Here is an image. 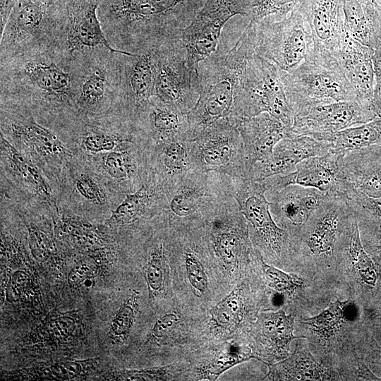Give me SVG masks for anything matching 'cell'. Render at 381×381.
I'll list each match as a JSON object with an SVG mask.
<instances>
[{
  "label": "cell",
  "mask_w": 381,
  "mask_h": 381,
  "mask_svg": "<svg viewBox=\"0 0 381 381\" xmlns=\"http://www.w3.org/2000/svg\"><path fill=\"white\" fill-rule=\"evenodd\" d=\"M205 0H101L98 16L121 50L134 52L177 35Z\"/></svg>",
  "instance_id": "cell-1"
},
{
  "label": "cell",
  "mask_w": 381,
  "mask_h": 381,
  "mask_svg": "<svg viewBox=\"0 0 381 381\" xmlns=\"http://www.w3.org/2000/svg\"><path fill=\"white\" fill-rule=\"evenodd\" d=\"M253 52V40L248 24L232 47L220 42L217 50L199 64V96L188 114L193 139L220 119H238L246 62Z\"/></svg>",
  "instance_id": "cell-2"
},
{
  "label": "cell",
  "mask_w": 381,
  "mask_h": 381,
  "mask_svg": "<svg viewBox=\"0 0 381 381\" xmlns=\"http://www.w3.org/2000/svg\"><path fill=\"white\" fill-rule=\"evenodd\" d=\"M1 92L29 95L62 107L76 106V80L49 54L29 50L1 59Z\"/></svg>",
  "instance_id": "cell-3"
},
{
  "label": "cell",
  "mask_w": 381,
  "mask_h": 381,
  "mask_svg": "<svg viewBox=\"0 0 381 381\" xmlns=\"http://www.w3.org/2000/svg\"><path fill=\"white\" fill-rule=\"evenodd\" d=\"M281 75L294 116L334 102L360 101L339 59L331 54L312 49L297 68L281 71Z\"/></svg>",
  "instance_id": "cell-4"
},
{
  "label": "cell",
  "mask_w": 381,
  "mask_h": 381,
  "mask_svg": "<svg viewBox=\"0 0 381 381\" xmlns=\"http://www.w3.org/2000/svg\"><path fill=\"white\" fill-rule=\"evenodd\" d=\"M229 194L226 175L195 169L165 193L164 216L176 229L200 225Z\"/></svg>",
  "instance_id": "cell-5"
},
{
  "label": "cell",
  "mask_w": 381,
  "mask_h": 381,
  "mask_svg": "<svg viewBox=\"0 0 381 381\" xmlns=\"http://www.w3.org/2000/svg\"><path fill=\"white\" fill-rule=\"evenodd\" d=\"M305 23L297 6L285 16L249 22L255 53L281 71L291 72L306 59L313 46Z\"/></svg>",
  "instance_id": "cell-6"
},
{
  "label": "cell",
  "mask_w": 381,
  "mask_h": 381,
  "mask_svg": "<svg viewBox=\"0 0 381 381\" xmlns=\"http://www.w3.org/2000/svg\"><path fill=\"white\" fill-rule=\"evenodd\" d=\"M263 112L269 113L291 130L294 115L287 99L281 70L253 52L246 62L238 117L249 118Z\"/></svg>",
  "instance_id": "cell-7"
},
{
  "label": "cell",
  "mask_w": 381,
  "mask_h": 381,
  "mask_svg": "<svg viewBox=\"0 0 381 381\" xmlns=\"http://www.w3.org/2000/svg\"><path fill=\"white\" fill-rule=\"evenodd\" d=\"M179 32L157 44L154 96L188 114L198 99V75L188 64Z\"/></svg>",
  "instance_id": "cell-8"
},
{
  "label": "cell",
  "mask_w": 381,
  "mask_h": 381,
  "mask_svg": "<svg viewBox=\"0 0 381 381\" xmlns=\"http://www.w3.org/2000/svg\"><path fill=\"white\" fill-rule=\"evenodd\" d=\"M198 169L248 179L250 171L241 134L229 118L210 124L193 139Z\"/></svg>",
  "instance_id": "cell-9"
},
{
  "label": "cell",
  "mask_w": 381,
  "mask_h": 381,
  "mask_svg": "<svg viewBox=\"0 0 381 381\" xmlns=\"http://www.w3.org/2000/svg\"><path fill=\"white\" fill-rule=\"evenodd\" d=\"M226 176L231 193L248 222L253 243L267 255L280 258L289 247V234L275 222L265 188L260 181Z\"/></svg>",
  "instance_id": "cell-10"
},
{
  "label": "cell",
  "mask_w": 381,
  "mask_h": 381,
  "mask_svg": "<svg viewBox=\"0 0 381 381\" xmlns=\"http://www.w3.org/2000/svg\"><path fill=\"white\" fill-rule=\"evenodd\" d=\"M253 0H205L190 23L179 32L190 67L198 74L199 64L219 44L222 28L233 16L250 18Z\"/></svg>",
  "instance_id": "cell-11"
},
{
  "label": "cell",
  "mask_w": 381,
  "mask_h": 381,
  "mask_svg": "<svg viewBox=\"0 0 381 381\" xmlns=\"http://www.w3.org/2000/svg\"><path fill=\"white\" fill-rule=\"evenodd\" d=\"M204 225L212 253L226 270H238L249 261L248 224L231 193L219 203Z\"/></svg>",
  "instance_id": "cell-12"
},
{
  "label": "cell",
  "mask_w": 381,
  "mask_h": 381,
  "mask_svg": "<svg viewBox=\"0 0 381 381\" xmlns=\"http://www.w3.org/2000/svg\"><path fill=\"white\" fill-rule=\"evenodd\" d=\"M101 0H59L56 30L70 54H88L114 49L107 39L98 16Z\"/></svg>",
  "instance_id": "cell-13"
},
{
  "label": "cell",
  "mask_w": 381,
  "mask_h": 381,
  "mask_svg": "<svg viewBox=\"0 0 381 381\" xmlns=\"http://www.w3.org/2000/svg\"><path fill=\"white\" fill-rule=\"evenodd\" d=\"M378 118L372 103L357 100L334 102L295 115L290 131L298 135L326 141L332 134Z\"/></svg>",
  "instance_id": "cell-14"
},
{
  "label": "cell",
  "mask_w": 381,
  "mask_h": 381,
  "mask_svg": "<svg viewBox=\"0 0 381 381\" xmlns=\"http://www.w3.org/2000/svg\"><path fill=\"white\" fill-rule=\"evenodd\" d=\"M157 44L119 56L118 97L123 104L124 115L133 122L155 95Z\"/></svg>",
  "instance_id": "cell-15"
},
{
  "label": "cell",
  "mask_w": 381,
  "mask_h": 381,
  "mask_svg": "<svg viewBox=\"0 0 381 381\" xmlns=\"http://www.w3.org/2000/svg\"><path fill=\"white\" fill-rule=\"evenodd\" d=\"M56 18L55 4L18 0L1 32V59L30 50L43 31L56 30Z\"/></svg>",
  "instance_id": "cell-16"
},
{
  "label": "cell",
  "mask_w": 381,
  "mask_h": 381,
  "mask_svg": "<svg viewBox=\"0 0 381 381\" xmlns=\"http://www.w3.org/2000/svg\"><path fill=\"white\" fill-rule=\"evenodd\" d=\"M35 157L48 172L56 171L71 156L70 151L49 129L31 117L1 116V131Z\"/></svg>",
  "instance_id": "cell-17"
},
{
  "label": "cell",
  "mask_w": 381,
  "mask_h": 381,
  "mask_svg": "<svg viewBox=\"0 0 381 381\" xmlns=\"http://www.w3.org/2000/svg\"><path fill=\"white\" fill-rule=\"evenodd\" d=\"M339 157L329 152L310 157L300 162L291 173L274 175L260 181L267 191L279 190L296 184L344 197L346 188L338 166Z\"/></svg>",
  "instance_id": "cell-18"
},
{
  "label": "cell",
  "mask_w": 381,
  "mask_h": 381,
  "mask_svg": "<svg viewBox=\"0 0 381 381\" xmlns=\"http://www.w3.org/2000/svg\"><path fill=\"white\" fill-rule=\"evenodd\" d=\"M327 195L318 189L296 184L265 193L275 222L288 231L289 237L303 227Z\"/></svg>",
  "instance_id": "cell-19"
},
{
  "label": "cell",
  "mask_w": 381,
  "mask_h": 381,
  "mask_svg": "<svg viewBox=\"0 0 381 381\" xmlns=\"http://www.w3.org/2000/svg\"><path fill=\"white\" fill-rule=\"evenodd\" d=\"M297 8L308 25L313 49L338 59L345 37L342 0H302Z\"/></svg>",
  "instance_id": "cell-20"
},
{
  "label": "cell",
  "mask_w": 381,
  "mask_h": 381,
  "mask_svg": "<svg viewBox=\"0 0 381 381\" xmlns=\"http://www.w3.org/2000/svg\"><path fill=\"white\" fill-rule=\"evenodd\" d=\"M330 148L331 145L327 141L307 135H298L289 131L286 135L275 145L268 160L253 165L248 179L260 181L274 175L291 173L304 159L325 155L329 152Z\"/></svg>",
  "instance_id": "cell-21"
},
{
  "label": "cell",
  "mask_w": 381,
  "mask_h": 381,
  "mask_svg": "<svg viewBox=\"0 0 381 381\" xmlns=\"http://www.w3.org/2000/svg\"><path fill=\"white\" fill-rule=\"evenodd\" d=\"M148 165L150 175L165 193L181 182L189 172L198 169L193 139L181 138L152 144Z\"/></svg>",
  "instance_id": "cell-22"
},
{
  "label": "cell",
  "mask_w": 381,
  "mask_h": 381,
  "mask_svg": "<svg viewBox=\"0 0 381 381\" xmlns=\"http://www.w3.org/2000/svg\"><path fill=\"white\" fill-rule=\"evenodd\" d=\"M338 166L345 195L353 191L370 198L381 197V145L339 155Z\"/></svg>",
  "instance_id": "cell-23"
},
{
  "label": "cell",
  "mask_w": 381,
  "mask_h": 381,
  "mask_svg": "<svg viewBox=\"0 0 381 381\" xmlns=\"http://www.w3.org/2000/svg\"><path fill=\"white\" fill-rule=\"evenodd\" d=\"M235 123L243 140L250 171L257 162L272 157L275 145L289 131L267 112L236 119Z\"/></svg>",
  "instance_id": "cell-24"
},
{
  "label": "cell",
  "mask_w": 381,
  "mask_h": 381,
  "mask_svg": "<svg viewBox=\"0 0 381 381\" xmlns=\"http://www.w3.org/2000/svg\"><path fill=\"white\" fill-rule=\"evenodd\" d=\"M134 123L151 144L181 138L193 139L188 114L153 96L137 115Z\"/></svg>",
  "instance_id": "cell-25"
},
{
  "label": "cell",
  "mask_w": 381,
  "mask_h": 381,
  "mask_svg": "<svg viewBox=\"0 0 381 381\" xmlns=\"http://www.w3.org/2000/svg\"><path fill=\"white\" fill-rule=\"evenodd\" d=\"M119 55L117 67L111 75L107 66L102 65L103 62H99V59L95 65H87V68L82 73L75 74L76 107L82 112H101L108 103L110 104V100L112 101L114 96H118Z\"/></svg>",
  "instance_id": "cell-26"
},
{
  "label": "cell",
  "mask_w": 381,
  "mask_h": 381,
  "mask_svg": "<svg viewBox=\"0 0 381 381\" xmlns=\"http://www.w3.org/2000/svg\"><path fill=\"white\" fill-rule=\"evenodd\" d=\"M167 196L152 176L135 191L126 194L111 211L107 224L111 226L130 225L143 219L164 214Z\"/></svg>",
  "instance_id": "cell-27"
},
{
  "label": "cell",
  "mask_w": 381,
  "mask_h": 381,
  "mask_svg": "<svg viewBox=\"0 0 381 381\" xmlns=\"http://www.w3.org/2000/svg\"><path fill=\"white\" fill-rule=\"evenodd\" d=\"M345 35L375 49L381 45V2L379 0H342Z\"/></svg>",
  "instance_id": "cell-28"
},
{
  "label": "cell",
  "mask_w": 381,
  "mask_h": 381,
  "mask_svg": "<svg viewBox=\"0 0 381 381\" xmlns=\"http://www.w3.org/2000/svg\"><path fill=\"white\" fill-rule=\"evenodd\" d=\"M373 51L345 35L338 56L358 100L370 103L375 85Z\"/></svg>",
  "instance_id": "cell-29"
},
{
  "label": "cell",
  "mask_w": 381,
  "mask_h": 381,
  "mask_svg": "<svg viewBox=\"0 0 381 381\" xmlns=\"http://www.w3.org/2000/svg\"><path fill=\"white\" fill-rule=\"evenodd\" d=\"M0 148L1 162L14 181L40 200L52 202V189L30 155L13 145L1 131Z\"/></svg>",
  "instance_id": "cell-30"
},
{
  "label": "cell",
  "mask_w": 381,
  "mask_h": 381,
  "mask_svg": "<svg viewBox=\"0 0 381 381\" xmlns=\"http://www.w3.org/2000/svg\"><path fill=\"white\" fill-rule=\"evenodd\" d=\"M265 377L272 380H331L337 376L317 362L306 348L297 346L291 356L269 365Z\"/></svg>",
  "instance_id": "cell-31"
},
{
  "label": "cell",
  "mask_w": 381,
  "mask_h": 381,
  "mask_svg": "<svg viewBox=\"0 0 381 381\" xmlns=\"http://www.w3.org/2000/svg\"><path fill=\"white\" fill-rule=\"evenodd\" d=\"M257 322L261 337L278 357L288 356L291 341L301 338L294 335V317L282 310L263 312Z\"/></svg>",
  "instance_id": "cell-32"
},
{
  "label": "cell",
  "mask_w": 381,
  "mask_h": 381,
  "mask_svg": "<svg viewBox=\"0 0 381 381\" xmlns=\"http://www.w3.org/2000/svg\"><path fill=\"white\" fill-rule=\"evenodd\" d=\"M326 141L331 145L329 152L341 155L363 147L381 145V118L332 134Z\"/></svg>",
  "instance_id": "cell-33"
},
{
  "label": "cell",
  "mask_w": 381,
  "mask_h": 381,
  "mask_svg": "<svg viewBox=\"0 0 381 381\" xmlns=\"http://www.w3.org/2000/svg\"><path fill=\"white\" fill-rule=\"evenodd\" d=\"M244 310L242 285H237L224 298L217 303L210 313L213 323L224 330H231L241 322Z\"/></svg>",
  "instance_id": "cell-34"
},
{
  "label": "cell",
  "mask_w": 381,
  "mask_h": 381,
  "mask_svg": "<svg viewBox=\"0 0 381 381\" xmlns=\"http://www.w3.org/2000/svg\"><path fill=\"white\" fill-rule=\"evenodd\" d=\"M344 248L349 262L357 271L362 281L368 285L374 286L377 280L376 270L373 262L362 244L356 219L351 226Z\"/></svg>",
  "instance_id": "cell-35"
},
{
  "label": "cell",
  "mask_w": 381,
  "mask_h": 381,
  "mask_svg": "<svg viewBox=\"0 0 381 381\" xmlns=\"http://www.w3.org/2000/svg\"><path fill=\"white\" fill-rule=\"evenodd\" d=\"M346 199L358 226L371 233L381 234V197L370 198L353 191H348Z\"/></svg>",
  "instance_id": "cell-36"
},
{
  "label": "cell",
  "mask_w": 381,
  "mask_h": 381,
  "mask_svg": "<svg viewBox=\"0 0 381 381\" xmlns=\"http://www.w3.org/2000/svg\"><path fill=\"white\" fill-rule=\"evenodd\" d=\"M255 358L250 351L234 344H228L217 351L200 368L201 379L215 380L223 373L237 364Z\"/></svg>",
  "instance_id": "cell-37"
},
{
  "label": "cell",
  "mask_w": 381,
  "mask_h": 381,
  "mask_svg": "<svg viewBox=\"0 0 381 381\" xmlns=\"http://www.w3.org/2000/svg\"><path fill=\"white\" fill-rule=\"evenodd\" d=\"M56 217L60 227L75 243L81 246H92L101 240L100 229L93 224L57 206Z\"/></svg>",
  "instance_id": "cell-38"
},
{
  "label": "cell",
  "mask_w": 381,
  "mask_h": 381,
  "mask_svg": "<svg viewBox=\"0 0 381 381\" xmlns=\"http://www.w3.org/2000/svg\"><path fill=\"white\" fill-rule=\"evenodd\" d=\"M348 301L337 300L319 314L305 318L303 323L323 339H329L340 329L344 318Z\"/></svg>",
  "instance_id": "cell-39"
},
{
  "label": "cell",
  "mask_w": 381,
  "mask_h": 381,
  "mask_svg": "<svg viewBox=\"0 0 381 381\" xmlns=\"http://www.w3.org/2000/svg\"><path fill=\"white\" fill-rule=\"evenodd\" d=\"M72 180L73 188L82 201L95 207L107 205L109 198L105 188L87 170L75 172Z\"/></svg>",
  "instance_id": "cell-40"
},
{
  "label": "cell",
  "mask_w": 381,
  "mask_h": 381,
  "mask_svg": "<svg viewBox=\"0 0 381 381\" xmlns=\"http://www.w3.org/2000/svg\"><path fill=\"white\" fill-rule=\"evenodd\" d=\"M186 242L182 246V253L187 277L194 294L202 296L207 290V277L197 246L191 243V240L188 239Z\"/></svg>",
  "instance_id": "cell-41"
},
{
  "label": "cell",
  "mask_w": 381,
  "mask_h": 381,
  "mask_svg": "<svg viewBox=\"0 0 381 381\" xmlns=\"http://www.w3.org/2000/svg\"><path fill=\"white\" fill-rule=\"evenodd\" d=\"M145 270L150 293L157 296L162 290L167 277V258L163 242L159 241L152 247Z\"/></svg>",
  "instance_id": "cell-42"
},
{
  "label": "cell",
  "mask_w": 381,
  "mask_h": 381,
  "mask_svg": "<svg viewBox=\"0 0 381 381\" xmlns=\"http://www.w3.org/2000/svg\"><path fill=\"white\" fill-rule=\"evenodd\" d=\"M262 270L269 286L281 293H293L305 286L301 278L285 272L262 260Z\"/></svg>",
  "instance_id": "cell-43"
},
{
  "label": "cell",
  "mask_w": 381,
  "mask_h": 381,
  "mask_svg": "<svg viewBox=\"0 0 381 381\" xmlns=\"http://www.w3.org/2000/svg\"><path fill=\"white\" fill-rule=\"evenodd\" d=\"M302 0H253L250 22L257 23L269 16L288 15Z\"/></svg>",
  "instance_id": "cell-44"
},
{
  "label": "cell",
  "mask_w": 381,
  "mask_h": 381,
  "mask_svg": "<svg viewBox=\"0 0 381 381\" xmlns=\"http://www.w3.org/2000/svg\"><path fill=\"white\" fill-rule=\"evenodd\" d=\"M138 308V297L132 294L123 303L111 323V331L117 337H126L134 322Z\"/></svg>",
  "instance_id": "cell-45"
},
{
  "label": "cell",
  "mask_w": 381,
  "mask_h": 381,
  "mask_svg": "<svg viewBox=\"0 0 381 381\" xmlns=\"http://www.w3.org/2000/svg\"><path fill=\"white\" fill-rule=\"evenodd\" d=\"M30 246L32 254L36 258L42 260L47 258L54 250V244L47 234L38 227L34 222L27 223Z\"/></svg>",
  "instance_id": "cell-46"
},
{
  "label": "cell",
  "mask_w": 381,
  "mask_h": 381,
  "mask_svg": "<svg viewBox=\"0 0 381 381\" xmlns=\"http://www.w3.org/2000/svg\"><path fill=\"white\" fill-rule=\"evenodd\" d=\"M176 373L174 366H162L137 370H126L122 373L124 380H167Z\"/></svg>",
  "instance_id": "cell-47"
},
{
  "label": "cell",
  "mask_w": 381,
  "mask_h": 381,
  "mask_svg": "<svg viewBox=\"0 0 381 381\" xmlns=\"http://www.w3.org/2000/svg\"><path fill=\"white\" fill-rule=\"evenodd\" d=\"M181 322V317L176 313H168L155 322L152 334L158 340H164L173 334Z\"/></svg>",
  "instance_id": "cell-48"
},
{
  "label": "cell",
  "mask_w": 381,
  "mask_h": 381,
  "mask_svg": "<svg viewBox=\"0 0 381 381\" xmlns=\"http://www.w3.org/2000/svg\"><path fill=\"white\" fill-rule=\"evenodd\" d=\"M373 63L375 85L372 103L379 118H381V45L373 51Z\"/></svg>",
  "instance_id": "cell-49"
},
{
  "label": "cell",
  "mask_w": 381,
  "mask_h": 381,
  "mask_svg": "<svg viewBox=\"0 0 381 381\" xmlns=\"http://www.w3.org/2000/svg\"><path fill=\"white\" fill-rule=\"evenodd\" d=\"M90 273V269L86 264L75 266L69 273L68 282L72 285H76L87 279Z\"/></svg>",
  "instance_id": "cell-50"
},
{
  "label": "cell",
  "mask_w": 381,
  "mask_h": 381,
  "mask_svg": "<svg viewBox=\"0 0 381 381\" xmlns=\"http://www.w3.org/2000/svg\"><path fill=\"white\" fill-rule=\"evenodd\" d=\"M28 276L23 272L18 271L14 273L9 285L12 294L18 295L21 289L27 284Z\"/></svg>",
  "instance_id": "cell-51"
},
{
  "label": "cell",
  "mask_w": 381,
  "mask_h": 381,
  "mask_svg": "<svg viewBox=\"0 0 381 381\" xmlns=\"http://www.w3.org/2000/svg\"><path fill=\"white\" fill-rule=\"evenodd\" d=\"M66 370L68 378H73L78 375L80 372V365L75 362L64 363Z\"/></svg>",
  "instance_id": "cell-52"
},
{
  "label": "cell",
  "mask_w": 381,
  "mask_h": 381,
  "mask_svg": "<svg viewBox=\"0 0 381 381\" xmlns=\"http://www.w3.org/2000/svg\"><path fill=\"white\" fill-rule=\"evenodd\" d=\"M44 2L50 4L54 5L59 0H42Z\"/></svg>",
  "instance_id": "cell-53"
},
{
  "label": "cell",
  "mask_w": 381,
  "mask_h": 381,
  "mask_svg": "<svg viewBox=\"0 0 381 381\" xmlns=\"http://www.w3.org/2000/svg\"><path fill=\"white\" fill-rule=\"evenodd\" d=\"M379 250L381 252V246L379 247Z\"/></svg>",
  "instance_id": "cell-54"
},
{
  "label": "cell",
  "mask_w": 381,
  "mask_h": 381,
  "mask_svg": "<svg viewBox=\"0 0 381 381\" xmlns=\"http://www.w3.org/2000/svg\"><path fill=\"white\" fill-rule=\"evenodd\" d=\"M381 2V0H379Z\"/></svg>",
  "instance_id": "cell-55"
}]
</instances>
